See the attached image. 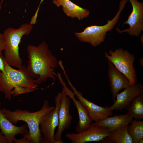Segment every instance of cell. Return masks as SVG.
<instances>
[{
  "mask_svg": "<svg viewBox=\"0 0 143 143\" xmlns=\"http://www.w3.org/2000/svg\"><path fill=\"white\" fill-rule=\"evenodd\" d=\"M43 0H41V2L42 3V2L43 1Z\"/></svg>",
  "mask_w": 143,
  "mask_h": 143,
  "instance_id": "f1b7e54d",
  "label": "cell"
},
{
  "mask_svg": "<svg viewBox=\"0 0 143 143\" xmlns=\"http://www.w3.org/2000/svg\"><path fill=\"white\" fill-rule=\"evenodd\" d=\"M65 0H53V3L57 7L62 6Z\"/></svg>",
  "mask_w": 143,
  "mask_h": 143,
  "instance_id": "cb8c5ba5",
  "label": "cell"
},
{
  "mask_svg": "<svg viewBox=\"0 0 143 143\" xmlns=\"http://www.w3.org/2000/svg\"><path fill=\"white\" fill-rule=\"evenodd\" d=\"M70 98L62 88L59 112V123L54 135V143H64L62 139V134L69 127L72 119L73 117L70 113Z\"/></svg>",
  "mask_w": 143,
  "mask_h": 143,
  "instance_id": "8fae6325",
  "label": "cell"
},
{
  "mask_svg": "<svg viewBox=\"0 0 143 143\" xmlns=\"http://www.w3.org/2000/svg\"><path fill=\"white\" fill-rule=\"evenodd\" d=\"M29 59L27 69L35 80L40 84L48 78L56 79L53 69L58 66L56 58L52 53L46 42L43 41L38 46L29 45L27 48Z\"/></svg>",
  "mask_w": 143,
  "mask_h": 143,
  "instance_id": "6da1fadb",
  "label": "cell"
},
{
  "mask_svg": "<svg viewBox=\"0 0 143 143\" xmlns=\"http://www.w3.org/2000/svg\"><path fill=\"white\" fill-rule=\"evenodd\" d=\"M111 132V130L107 127L92 123L87 128L81 132L67 133L65 136L72 143H85L101 141L108 136Z\"/></svg>",
  "mask_w": 143,
  "mask_h": 143,
  "instance_id": "ba28073f",
  "label": "cell"
},
{
  "mask_svg": "<svg viewBox=\"0 0 143 143\" xmlns=\"http://www.w3.org/2000/svg\"><path fill=\"white\" fill-rule=\"evenodd\" d=\"M62 6L66 15L73 18L76 17L80 20L87 17L90 15L89 10L80 7L70 0H65Z\"/></svg>",
  "mask_w": 143,
  "mask_h": 143,
  "instance_id": "e0dca14e",
  "label": "cell"
},
{
  "mask_svg": "<svg viewBox=\"0 0 143 143\" xmlns=\"http://www.w3.org/2000/svg\"><path fill=\"white\" fill-rule=\"evenodd\" d=\"M127 113L136 119L143 118V93L135 97L127 109Z\"/></svg>",
  "mask_w": 143,
  "mask_h": 143,
  "instance_id": "d6986e66",
  "label": "cell"
},
{
  "mask_svg": "<svg viewBox=\"0 0 143 143\" xmlns=\"http://www.w3.org/2000/svg\"><path fill=\"white\" fill-rule=\"evenodd\" d=\"M1 104L0 101V130L5 137L8 143H12L15 139V136L21 134L23 136H28L29 131L27 124L17 126L12 124L5 116L1 109Z\"/></svg>",
  "mask_w": 143,
  "mask_h": 143,
  "instance_id": "9a60e30c",
  "label": "cell"
},
{
  "mask_svg": "<svg viewBox=\"0 0 143 143\" xmlns=\"http://www.w3.org/2000/svg\"><path fill=\"white\" fill-rule=\"evenodd\" d=\"M128 0L131 2L132 10L123 25L128 24L129 27L123 30H120L118 27L116 30L120 33L126 32L131 36L138 37L143 31V3L137 0Z\"/></svg>",
  "mask_w": 143,
  "mask_h": 143,
  "instance_id": "30bf717a",
  "label": "cell"
},
{
  "mask_svg": "<svg viewBox=\"0 0 143 143\" xmlns=\"http://www.w3.org/2000/svg\"><path fill=\"white\" fill-rule=\"evenodd\" d=\"M109 53L105 52V57L127 77L130 85L136 84L137 79L136 71L133 66L135 60L134 55L128 50L120 47L116 49L114 51L110 50Z\"/></svg>",
  "mask_w": 143,
  "mask_h": 143,
  "instance_id": "8992f818",
  "label": "cell"
},
{
  "mask_svg": "<svg viewBox=\"0 0 143 143\" xmlns=\"http://www.w3.org/2000/svg\"><path fill=\"white\" fill-rule=\"evenodd\" d=\"M0 143H8L4 135L0 131Z\"/></svg>",
  "mask_w": 143,
  "mask_h": 143,
  "instance_id": "d4e9b609",
  "label": "cell"
},
{
  "mask_svg": "<svg viewBox=\"0 0 143 143\" xmlns=\"http://www.w3.org/2000/svg\"><path fill=\"white\" fill-rule=\"evenodd\" d=\"M129 127L128 124L124 125L111 131L106 137L109 143H133L128 131Z\"/></svg>",
  "mask_w": 143,
  "mask_h": 143,
  "instance_id": "ac0fdd59",
  "label": "cell"
},
{
  "mask_svg": "<svg viewBox=\"0 0 143 143\" xmlns=\"http://www.w3.org/2000/svg\"><path fill=\"white\" fill-rule=\"evenodd\" d=\"M128 1H120L117 13L112 19L108 20L106 24L102 26H88L82 32H75L76 37L80 41L88 43L92 46L96 47L99 45L104 41L107 32L112 30L118 22L121 13Z\"/></svg>",
  "mask_w": 143,
  "mask_h": 143,
  "instance_id": "5b68a950",
  "label": "cell"
},
{
  "mask_svg": "<svg viewBox=\"0 0 143 143\" xmlns=\"http://www.w3.org/2000/svg\"><path fill=\"white\" fill-rule=\"evenodd\" d=\"M61 92L55 98L54 110L45 115L40 123V129L43 139L42 143H54L55 131L59 123V112Z\"/></svg>",
  "mask_w": 143,
  "mask_h": 143,
  "instance_id": "52a82bcc",
  "label": "cell"
},
{
  "mask_svg": "<svg viewBox=\"0 0 143 143\" xmlns=\"http://www.w3.org/2000/svg\"><path fill=\"white\" fill-rule=\"evenodd\" d=\"M33 28L32 25L27 23L22 24L16 29L9 28L3 34L6 43L4 57L5 61L12 67L19 68L22 65V60L19 52V45L24 35H28Z\"/></svg>",
  "mask_w": 143,
  "mask_h": 143,
  "instance_id": "277c9868",
  "label": "cell"
},
{
  "mask_svg": "<svg viewBox=\"0 0 143 143\" xmlns=\"http://www.w3.org/2000/svg\"><path fill=\"white\" fill-rule=\"evenodd\" d=\"M5 60V59H4ZM4 71H0V92L6 99L10 100L12 96L32 92L38 88L35 79L30 75L26 67L22 65L16 69L9 65L5 60Z\"/></svg>",
  "mask_w": 143,
  "mask_h": 143,
  "instance_id": "7a4b0ae2",
  "label": "cell"
},
{
  "mask_svg": "<svg viewBox=\"0 0 143 143\" xmlns=\"http://www.w3.org/2000/svg\"><path fill=\"white\" fill-rule=\"evenodd\" d=\"M5 67V60L4 56L1 53H0V71L2 72H4Z\"/></svg>",
  "mask_w": 143,
  "mask_h": 143,
  "instance_id": "603a6c76",
  "label": "cell"
},
{
  "mask_svg": "<svg viewBox=\"0 0 143 143\" xmlns=\"http://www.w3.org/2000/svg\"><path fill=\"white\" fill-rule=\"evenodd\" d=\"M55 106H50L48 101H44L41 109L34 112L26 110L16 109L11 111L6 108L2 109L5 116L13 124H16L19 121L27 123L29 128L28 137L32 143H42L43 136L40 129V123L43 117L47 113L53 110Z\"/></svg>",
  "mask_w": 143,
  "mask_h": 143,
  "instance_id": "3957f363",
  "label": "cell"
},
{
  "mask_svg": "<svg viewBox=\"0 0 143 143\" xmlns=\"http://www.w3.org/2000/svg\"><path fill=\"white\" fill-rule=\"evenodd\" d=\"M142 93L143 85L141 82L130 85L117 94L115 101L109 108L112 111H119L127 109L132 100Z\"/></svg>",
  "mask_w": 143,
  "mask_h": 143,
  "instance_id": "7c38bea8",
  "label": "cell"
},
{
  "mask_svg": "<svg viewBox=\"0 0 143 143\" xmlns=\"http://www.w3.org/2000/svg\"><path fill=\"white\" fill-rule=\"evenodd\" d=\"M143 143V138L141 139L139 141V143Z\"/></svg>",
  "mask_w": 143,
  "mask_h": 143,
  "instance_id": "4316f807",
  "label": "cell"
},
{
  "mask_svg": "<svg viewBox=\"0 0 143 143\" xmlns=\"http://www.w3.org/2000/svg\"><path fill=\"white\" fill-rule=\"evenodd\" d=\"M130 124L128 131L133 143H139V140L143 138V121L133 119Z\"/></svg>",
  "mask_w": 143,
  "mask_h": 143,
  "instance_id": "ffe728a7",
  "label": "cell"
},
{
  "mask_svg": "<svg viewBox=\"0 0 143 143\" xmlns=\"http://www.w3.org/2000/svg\"><path fill=\"white\" fill-rule=\"evenodd\" d=\"M107 63L108 77L114 102L119 91L130 85L127 77L118 70L111 62L108 60Z\"/></svg>",
  "mask_w": 143,
  "mask_h": 143,
  "instance_id": "5bb4252c",
  "label": "cell"
},
{
  "mask_svg": "<svg viewBox=\"0 0 143 143\" xmlns=\"http://www.w3.org/2000/svg\"><path fill=\"white\" fill-rule=\"evenodd\" d=\"M140 39H141V42L142 43V45H143V37H142H142L141 36V38H140Z\"/></svg>",
  "mask_w": 143,
  "mask_h": 143,
  "instance_id": "83f0119b",
  "label": "cell"
},
{
  "mask_svg": "<svg viewBox=\"0 0 143 143\" xmlns=\"http://www.w3.org/2000/svg\"><path fill=\"white\" fill-rule=\"evenodd\" d=\"M56 75L62 86V88L67 96L72 100L77 108L79 120L76 127L75 130L77 133L81 132L88 127L92 123V121L84 107L78 100L76 99L73 91L67 87L62 78L61 74L60 73H57Z\"/></svg>",
  "mask_w": 143,
  "mask_h": 143,
  "instance_id": "4fadbf2b",
  "label": "cell"
},
{
  "mask_svg": "<svg viewBox=\"0 0 143 143\" xmlns=\"http://www.w3.org/2000/svg\"><path fill=\"white\" fill-rule=\"evenodd\" d=\"M63 72L75 96L86 109L92 121L97 122L113 115L112 111L108 106H105L103 107L99 106L84 97L82 93L78 91L71 83L65 71L64 70Z\"/></svg>",
  "mask_w": 143,
  "mask_h": 143,
  "instance_id": "9c48e42d",
  "label": "cell"
},
{
  "mask_svg": "<svg viewBox=\"0 0 143 143\" xmlns=\"http://www.w3.org/2000/svg\"><path fill=\"white\" fill-rule=\"evenodd\" d=\"M5 47L6 43L4 35L0 32V53L4 50Z\"/></svg>",
  "mask_w": 143,
  "mask_h": 143,
  "instance_id": "7402d4cb",
  "label": "cell"
},
{
  "mask_svg": "<svg viewBox=\"0 0 143 143\" xmlns=\"http://www.w3.org/2000/svg\"><path fill=\"white\" fill-rule=\"evenodd\" d=\"M139 63L140 65L141 66H143V57H140L139 60Z\"/></svg>",
  "mask_w": 143,
  "mask_h": 143,
  "instance_id": "484cf974",
  "label": "cell"
},
{
  "mask_svg": "<svg viewBox=\"0 0 143 143\" xmlns=\"http://www.w3.org/2000/svg\"><path fill=\"white\" fill-rule=\"evenodd\" d=\"M133 119V118L127 113L125 114L116 115L113 117H108L95 122L93 123L107 127L112 131L121 126L129 125Z\"/></svg>",
  "mask_w": 143,
  "mask_h": 143,
  "instance_id": "2e32d148",
  "label": "cell"
},
{
  "mask_svg": "<svg viewBox=\"0 0 143 143\" xmlns=\"http://www.w3.org/2000/svg\"><path fill=\"white\" fill-rule=\"evenodd\" d=\"M14 143H32L28 136H23V138L19 139L16 138L14 140Z\"/></svg>",
  "mask_w": 143,
  "mask_h": 143,
  "instance_id": "44dd1931",
  "label": "cell"
}]
</instances>
